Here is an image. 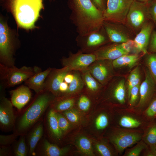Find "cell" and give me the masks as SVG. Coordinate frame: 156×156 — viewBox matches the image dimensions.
Masks as SVG:
<instances>
[{"label": "cell", "instance_id": "6da1fadb", "mask_svg": "<svg viewBox=\"0 0 156 156\" xmlns=\"http://www.w3.org/2000/svg\"><path fill=\"white\" fill-rule=\"evenodd\" d=\"M70 20L78 35L84 36L99 30L104 21L103 12L91 0H68Z\"/></svg>", "mask_w": 156, "mask_h": 156}, {"label": "cell", "instance_id": "7a4b0ae2", "mask_svg": "<svg viewBox=\"0 0 156 156\" xmlns=\"http://www.w3.org/2000/svg\"><path fill=\"white\" fill-rule=\"evenodd\" d=\"M37 95L16 122L14 133L18 136L27 133L40 120L55 97L44 90Z\"/></svg>", "mask_w": 156, "mask_h": 156}, {"label": "cell", "instance_id": "3957f363", "mask_svg": "<svg viewBox=\"0 0 156 156\" xmlns=\"http://www.w3.org/2000/svg\"><path fill=\"white\" fill-rule=\"evenodd\" d=\"M43 0H11V7L18 25L26 29L34 27L41 10L43 8Z\"/></svg>", "mask_w": 156, "mask_h": 156}, {"label": "cell", "instance_id": "277c9868", "mask_svg": "<svg viewBox=\"0 0 156 156\" xmlns=\"http://www.w3.org/2000/svg\"><path fill=\"white\" fill-rule=\"evenodd\" d=\"M143 133L142 129H131L115 126L107 137L108 140L119 155L127 148L142 140Z\"/></svg>", "mask_w": 156, "mask_h": 156}, {"label": "cell", "instance_id": "5b68a950", "mask_svg": "<svg viewBox=\"0 0 156 156\" xmlns=\"http://www.w3.org/2000/svg\"><path fill=\"white\" fill-rule=\"evenodd\" d=\"M114 116L115 126L131 129H142L149 122L142 114L137 112L133 107L114 105Z\"/></svg>", "mask_w": 156, "mask_h": 156}, {"label": "cell", "instance_id": "8992f818", "mask_svg": "<svg viewBox=\"0 0 156 156\" xmlns=\"http://www.w3.org/2000/svg\"><path fill=\"white\" fill-rule=\"evenodd\" d=\"M41 71L37 66L34 67L24 66L18 68L0 64V78L6 80L8 87H13L21 84L36 73Z\"/></svg>", "mask_w": 156, "mask_h": 156}, {"label": "cell", "instance_id": "52a82bcc", "mask_svg": "<svg viewBox=\"0 0 156 156\" xmlns=\"http://www.w3.org/2000/svg\"><path fill=\"white\" fill-rule=\"evenodd\" d=\"M126 85L124 79L117 80L114 77L104 86L101 96L102 102L116 105H125L126 100Z\"/></svg>", "mask_w": 156, "mask_h": 156}, {"label": "cell", "instance_id": "ba28073f", "mask_svg": "<svg viewBox=\"0 0 156 156\" xmlns=\"http://www.w3.org/2000/svg\"><path fill=\"white\" fill-rule=\"evenodd\" d=\"M134 0H107L106 7L103 12L104 21L124 23Z\"/></svg>", "mask_w": 156, "mask_h": 156}, {"label": "cell", "instance_id": "9c48e42d", "mask_svg": "<svg viewBox=\"0 0 156 156\" xmlns=\"http://www.w3.org/2000/svg\"><path fill=\"white\" fill-rule=\"evenodd\" d=\"M103 27L99 30L88 35H78L75 38L77 45L82 52L86 53H93L109 41Z\"/></svg>", "mask_w": 156, "mask_h": 156}, {"label": "cell", "instance_id": "30bf717a", "mask_svg": "<svg viewBox=\"0 0 156 156\" xmlns=\"http://www.w3.org/2000/svg\"><path fill=\"white\" fill-rule=\"evenodd\" d=\"M144 79L140 86L139 101L133 107L141 114L156 95V83L146 67L144 69Z\"/></svg>", "mask_w": 156, "mask_h": 156}, {"label": "cell", "instance_id": "8fae6325", "mask_svg": "<svg viewBox=\"0 0 156 156\" xmlns=\"http://www.w3.org/2000/svg\"><path fill=\"white\" fill-rule=\"evenodd\" d=\"M14 45L9 29L5 23L1 20L0 23V64L5 66L14 65L13 57Z\"/></svg>", "mask_w": 156, "mask_h": 156}, {"label": "cell", "instance_id": "7c38bea8", "mask_svg": "<svg viewBox=\"0 0 156 156\" xmlns=\"http://www.w3.org/2000/svg\"><path fill=\"white\" fill-rule=\"evenodd\" d=\"M112 61L108 60H96L88 67L92 76L103 86L106 85L114 77Z\"/></svg>", "mask_w": 156, "mask_h": 156}, {"label": "cell", "instance_id": "4fadbf2b", "mask_svg": "<svg viewBox=\"0 0 156 156\" xmlns=\"http://www.w3.org/2000/svg\"><path fill=\"white\" fill-rule=\"evenodd\" d=\"M148 3L134 0L130 7L126 21L129 24L135 29H141L150 19Z\"/></svg>", "mask_w": 156, "mask_h": 156}, {"label": "cell", "instance_id": "5bb4252c", "mask_svg": "<svg viewBox=\"0 0 156 156\" xmlns=\"http://www.w3.org/2000/svg\"><path fill=\"white\" fill-rule=\"evenodd\" d=\"M96 60L94 53H86L79 50L76 53L70 52L67 57H63L61 60L63 66H66L71 70L80 72L88 69L89 66Z\"/></svg>", "mask_w": 156, "mask_h": 156}, {"label": "cell", "instance_id": "9a60e30c", "mask_svg": "<svg viewBox=\"0 0 156 156\" xmlns=\"http://www.w3.org/2000/svg\"><path fill=\"white\" fill-rule=\"evenodd\" d=\"M11 101L3 95L0 97V128L5 132L14 130L16 122V116Z\"/></svg>", "mask_w": 156, "mask_h": 156}, {"label": "cell", "instance_id": "2e32d148", "mask_svg": "<svg viewBox=\"0 0 156 156\" xmlns=\"http://www.w3.org/2000/svg\"><path fill=\"white\" fill-rule=\"evenodd\" d=\"M154 25L152 22L148 21L141 28L133 40L134 51L136 53H148V48Z\"/></svg>", "mask_w": 156, "mask_h": 156}, {"label": "cell", "instance_id": "e0dca14e", "mask_svg": "<svg viewBox=\"0 0 156 156\" xmlns=\"http://www.w3.org/2000/svg\"><path fill=\"white\" fill-rule=\"evenodd\" d=\"M83 81L82 91L86 93L93 99L101 96L104 86L97 81L87 69L81 71Z\"/></svg>", "mask_w": 156, "mask_h": 156}, {"label": "cell", "instance_id": "ac0fdd59", "mask_svg": "<svg viewBox=\"0 0 156 156\" xmlns=\"http://www.w3.org/2000/svg\"><path fill=\"white\" fill-rule=\"evenodd\" d=\"M69 151L68 147L60 148L42 137L36 148L35 156H62L66 155Z\"/></svg>", "mask_w": 156, "mask_h": 156}, {"label": "cell", "instance_id": "d6986e66", "mask_svg": "<svg viewBox=\"0 0 156 156\" xmlns=\"http://www.w3.org/2000/svg\"><path fill=\"white\" fill-rule=\"evenodd\" d=\"M68 69L66 66L60 68H52L45 80L44 90L57 97L59 86Z\"/></svg>", "mask_w": 156, "mask_h": 156}, {"label": "cell", "instance_id": "ffe728a7", "mask_svg": "<svg viewBox=\"0 0 156 156\" xmlns=\"http://www.w3.org/2000/svg\"><path fill=\"white\" fill-rule=\"evenodd\" d=\"M93 53L96 60H108L112 61L124 55L129 53L122 48L121 44L114 43L104 45Z\"/></svg>", "mask_w": 156, "mask_h": 156}, {"label": "cell", "instance_id": "44dd1931", "mask_svg": "<svg viewBox=\"0 0 156 156\" xmlns=\"http://www.w3.org/2000/svg\"><path fill=\"white\" fill-rule=\"evenodd\" d=\"M30 89L27 86L22 85L10 91L11 101L18 110H21L30 101L32 94Z\"/></svg>", "mask_w": 156, "mask_h": 156}, {"label": "cell", "instance_id": "7402d4cb", "mask_svg": "<svg viewBox=\"0 0 156 156\" xmlns=\"http://www.w3.org/2000/svg\"><path fill=\"white\" fill-rule=\"evenodd\" d=\"M44 129V122L40 120L29 131L27 138L29 155L35 156L36 148L42 137Z\"/></svg>", "mask_w": 156, "mask_h": 156}, {"label": "cell", "instance_id": "603a6c76", "mask_svg": "<svg viewBox=\"0 0 156 156\" xmlns=\"http://www.w3.org/2000/svg\"><path fill=\"white\" fill-rule=\"evenodd\" d=\"M51 69L49 67L36 73L24 82L25 85L36 94L42 92L44 90L45 80Z\"/></svg>", "mask_w": 156, "mask_h": 156}, {"label": "cell", "instance_id": "cb8c5ba5", "mask_svg": "<svg viewBox=\"0 0 156 156\" xmlns=\"http://www.w3.org/2000/svg\"><path fill=\"white\" fill-rule=\"evenodd\" d=\"M46 118V127L49 135L56 140H61L63 135L58 125L56 112L51 108Z\"/></svg>", "mask_w": 156, "mask_h": 156}, {"label": "cell", "instance_id": "d4e9b609", "mask_svg": "<svg viewBox=\"0 0 156 156\" xmlns=\"http://www.w3.org/2000/svg\"><path fill=\"white\" fill-rule=\"evenodd\" d=\"M110 42L114 43H122L129 39L124 34L120 31L115 23L104 21L103 25Z\"/></svg>", "mask_w": 156, "mask_h": 156}, {"label": "cell", "instance_id": "484cf974", "mask_svg": "<svg viewBox=\"0 0 156 156\" xmlns=\"http://www.w3.org/2000/svg\"><path fill=\"white\" fill-rule=\"evenodd\" d=\"M77 96L55 97L50 106L51 108L57 112L66 111L72 108L75 106Z\"/></svg>", "mask_w": 156, "mask_h": 156}, {"label": "cell", "instance_id": "4316f807", "mask_svg": "<svg viewBox=\"0 0 156 156\" xmlns=\"http://www.w3.org/2000/svg\"><path fill=\"white\" fill-rule=\"evenodd\" d=\"M108 140L102 139L94 142V148L97 154L101 156H116L118 154L114 148L112 146Z\"/></svg>", "mask_w": 156, "mask_h": 156}, {"label": "cell", "instance_id": "83f0119b", "mask_svg": "<svg viewBox=\"0 0 156 156\" xmlns=\"http://www.w3.org/2000/svg\"><path fill=\"white\" fill-rule=\"evenodd\" d=\"M142 140L148 145L156 146V119L149 122L143 128Z\"/></svg>", "mask_w": 156, "mask_h": 156}, {"label": "cell", "instance_id": "f1b7e54d", "mask_svg": "<svg viewBox=\"0 0 156 156\" xmlns=\"http://www.w3.org/2000/svg\"><path fill=\"white\" fill-rule=\"evenodd\" d=\"M139 59V56L137 54L123 55L112 62L114 68L127 67L131 68L135 66Z\"/></svg>", "mask_w": 156, "mask_h": 156}, {"label": "cell", "instance_id": "f546056e", "mask_svg": "<svg viewBox=\"0 0 156 156\" xmlns=\"http://www.w3.org/2000/svg\"><path fill=\"white\" fill-rule=\"evenodd\" d=\"M77 148L82 154L88 156H95L91 141L87 137L81 135L78 137L76 140Z\"/></svg>", "mask_w": 156, "mask_h": 156}, {"label": "cell", "instance_id": "4dcf8cb0", "mask_svg": "<svg viewBox=\"0 0 156 156\" xmlns=\"http://www.w3.org/2000/svg\"><path fill=\"white\" fill-rule=\"evenodd\" d=\"M17 141L13 143V154L15 156H26L28 155L29 148L26 142V135H20Z\"/></svg>", "mask_w": 156, "mask_h": 156}, {"label": "cell", "instance_id": "1f68e13d", "mask_svg": "<svg viewBox=\"0 0 156 156\" xmlns=\"http://www.w3.org/2000/svg\"><path fill=\"white\" fill-rule=\"evenodd\" d=\"M106 112H103L98 115L94 120V127L98 131H102L108 127L110 121L109 115Z\"/></svg>", "mask_w": 156, "mask_h": 156}, {"label": "cell", "instance_id": "d6a6232c", "mask_svg": "<svg viewBox=\"0 0 156 156\" xmlns=\"http://www.w3.org/2000/svg\"><path fill=\"white\" fill-rule=\"evenodd\" d=\"M92 99L90 96L82 91L77 96L76 103L78 108L81 110L86 112L90 107Z\"/></svg>", "mask_w": 156, "mask_h": 156}, {"label": "cell", "instance_id": "836d02e7", "mask_svg": "<svg viewBox=\"0 0 156 156\" xmlns=\"http://www.w3.org/2000/svg\"><path fill=\"white\" fill-rule=\"evenodd\" d=\"M144 59L146 67L156 83V53L146 54Z\"/></svg>", "mask_w": 156, "mask_h": 156}, {"label": "cell", "instance_id": "e575fe53", "mask_svg": "<svg viewBox=\"0 0 156 156\" xmlns=\"http://www.w3.org/2000/svg\"><path fill=\"white\" fill-rule=\"evenodd\" d=\"M148 145L142 139L131 148H128L124 151L123 156H139Z\"/></svg>", "mask_w": 156, "mask_h": 156}, {"label": "cell", "instance_id": "d590c367", "mask_svg": "<svg viewBox=\"0 0 156 156\" xmlns=\"http://www.w3.org/2000/svg\"><path fill=\"white\" fill-rule=\"evenodd\" d=\"M145 118L150 122L156 119V95L142 114Z\"/></svg>", "mask_w": 156, "mask_h": 156}, {"label": "cell", "instance_id": "8d00e7d4", "mask_svg": "<svg viewBox=\"0 0 156 156\" xmlns=\"http://www.w3.org/2000/svg\"><path fill=\"white\" fill-rule=\"evenodd\" d=\"M140 85L134 87L131 90L128 101V106L130 107H134L138 103L140 98Z\"/></svg>", "mask_w": 156, "mask_h": 156}, {"label": "cell", "instance_id": "74e56055", "mask_svg": "<svg viewBox=\"0 0 156 156\" xmlns=\"http://www.w3.org/2000/svg\"><path fill=\"white\" fill-rule=\"evenodd\" d=\"M76 110L71 108L62 112V114L70 123L74 124H78L80 122L81 117L79 113Z\"/></svg>", "mask_w": 156, "mask_h": 156}, {"label": "cell", "instance_id": "f35d334b", "mask_svg": "<svg viewBox=\"0 0 156 156\" xmlns=\"http://www.w3.org/2000/svg\"><path fill=\"white\" fill-rule=\"evenodd\" d=\"M58 125L63 135L70 127V122L60 112H56Z\"/></svg>", "mask_w": 156, "mask_h": 156}, {"label": "cell", "instance_id": "ab89813d", "mask_svg": "<svg viewBox=\"0 0 156 156\" xmlns=\"http://www.w3.org/2000/svg\"><path fill=\"white\" fill-rule=\"evenodd\" d=\"M18 136L16 133L7 135H0V145L3 146H11L16 141Z\"/></svg>", "mask_w": 156, "mask_h": 156}, {"label": "cell", "instance_id": "60d3db41", "mask_svg": "<svg viewBox=\"0 0 156 156\" xmlns=\"http://www.w3.org/2000/svg\"><path fill=\"white\" fill-rule=\"evenodd\" d=\"M148 11L150 19L156 26V0L148 3Z\"/></svg>", "mask_w": 156, "mask_h": 156}, {"label": "cell", "instance_id": "b9f144b4", "mask_svg": "<svg viewBox=\"0 0 156 156\" xmlns=\"http://www.w3.org/2000/svg\"><path fill=\"white\" fill-rule=\"evenodd\" d=\"M148 52L156 53V31L154 30L151 36L148 48Z\"/></svg>", "mask_w": 156, "mask_h": 156}, {"label": "cell", "instance_id": "7bdbcfd3", "mask_svg": "<svg viewBox=\"0 0 156 156\" xmlns=\"http://www.w3.org/2000/svg\"><path fill=\"white\" fill-rule=\"evenodd\" d=\"M140 75V69L137 66L130 73L126 82V86L135 80Z\"/></svg>", "mask_w": 156, "mask_h": 156}, {"label": "cell", "instance_id": "ee69618b", "mask_svg": "<svg viewBox=\"0 0 156 156\" xmlns=\"http://www.w3.org/2000/svg\"><path fill=\"white\" fill-rule=\"evenodd\" d=\"M141 155L143 156H156V146L148 145L147 147L143 150Z\"/></svg>", "mask_w": 156, "mask_h": 156}, {"label": "cell", "instance_id": "f6af8a7d", "mask_svg": "<svg viewBox=\"0 0 156 156\" xmlns=\"http://www.w3.org/2000/svg\"><path fill=\"white\" fill-rule=\"evenodd\" d=\"M94 5L103 13L106 7L105 0H91Z\"/></svg>", "mask_w": 156, "mask_h": 156}, {"label": "cell", "instance_id": "bcb514c9", "mask_svg": "<svg viewBox=\"0 0 156 156\" xmlns=\"http://www.w3.org/2000/svg\"><path fill=\"white\" fill-rule=\"evenodd\" d=\"M0 146V156H9L12 155V153L11 146Z\"/></svg>", "mask_w": 156, "mask_h": 156}, {"label": "cell", "instance_id": "7dc6e473", "mask_svg": "<svg viewBox=\"0 0 156 156\" xmlns=\"http://www.w3.org/2000/svg\"><path fill=\"white\" fill-rule=\"evenodd\" d=\"M137 1L144 3H148L152 0H136Z\"/></svg>", "mask_w": 156, "mask_h": 156}, {"label": "cell", "instance_id": "c3c4849f", "mask_svg": "<svg viewBox=\"0 0 156 156\" xmlns=\"http://www.w3.org/2000/svg\"></svg>", "mask_w": 156, "mask_h": 156}, {"label": "cell", "instance_id": "681fc988", "mask_svg": "<svg viewBox=\"0 0 156 156\" xmlns=\"http://www.w3.org/2000/svg\"></svg>", "mask_w": 156, "mask_h": 156}]
</instances>
